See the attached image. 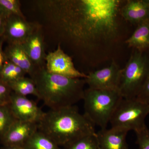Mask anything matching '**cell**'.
I'll list each match as a JSON object with an SVG mask.
<instances>
[{"instance_id":"cell-7","label":"cell","mask_w":149,"mask_h":149,"mask_svg":"<svg viewBox=\"0 0 149 149\" xmlns=\"http://www.w3.org/2000/svg\"><path fill=\"white\" fill-rule=\"evenodd\" d=\"M121 70L113 59L109 66L89 72L85 78L86 84L91 89L119 92Z\"/></svg>"},{"instance_id":"cell-9","label":"cell","mask_w":149,"mask_h":149,"mask_svg":"<svg viewBox=\"0 0 149 149\" xmlns=\"http://www.w3.org/2000/svg\"><path fill=\"white\" fill-rule=\"evenodd\" d=\"M40 25L27 21L25 17L12 15L6 19L2 37L8 44H22Z\"/></svg>"},{"instance_id":"cell-4","label":"cell","mask_w":149,"mask_h":149,"mask_svg":"<svg viewBox=\"0 0 149 149\" xmlns=\"http://www.w3.org/2000/svg\"><path fill=\"white\" fill-rule=\"evenodd\" d=\"M122 98L118 91L88 88L85 90L83 100L84 114L94 125H98L101 129H106Z\"/></svg>"},{"instance_id":"cell-10","label":"cell","mask_w":149,"mask_h":149,"mask_svg":"<svg viewBox=\"0 0 149 149\" xmlns=\"http://www.w3.org/2000/svg\"><path fill=\"white\" fill-rule=\"evenodd\" d=\"M8 105L17 120L38 123L45 113L35 102L27 97L17 95L13 92Z\"/></svg>"},{"instance_id":"cell-13","label":"cell","mask_w":149,"mask_h":149,"mask_svg":"<svg viewBox=\"0 0 149 149\" xmlns=\"http://www.w3.org/2000/svg\"><path fill=\"white\" fill-rule=\"evenodd\" d=\"M129 131L116 127L101 129L97 133L100 149H128L126 136Z\"/></svg>"},{"instance_id":"cell-11","label":"cell","mask_w":149,"mask_h":149,"mask_svg":"<svg viewBox=\"0 0 149 149\" xmlns=\"http://www.w3.org/2000/svg\"><path fill=\"white\" fill-rule=\"evenodd\" d=\"M38 130V123L16 119L0 140L3 146H22Z\"/></svg>"},{"instance_id":"cell-18","label":"cell","mask_w":149,"mask_h":149,"mask_svg":"<svg viewBox=\"0 0 149 149\" xmlns=\"http://www.w3.org/2000/svg\"><path fill=\"white\" fill-rule=\"evenodd\" d=\"M8 85L12 92L17 95L24 97L29 95L38 97L36 85L31 77H22Z\"/></svg>"},{"instance_id":"cell-8","label":"cell","mask_w":149,"mask_h":149,"mask_svg":"<svg viewBox=\"0 0 149 149\" xmlns=\"http://www.w3.org/2000/svg\"><path fill=\"white\" fill-rule=\"evenodd\" d=\"M45 68L48 72L69 78L85 79L87 74L77 70L72 58L65 53L58 45L56 49L50 52L45 58Z\"/></svg>"},{"instance_id":"cell-19","label":"cell","mask_w":149,"mask_h":149,"mask_svg":"<svg viewBox=\"0 0 149 149\" xmlns=\"http://www.w3.org/2000/svg\"><path fill=\"white\" fill-rule=\"evenodd\" d=\"M26 74L20 68L7 60L0 68V80L8 84L25 77Z\"/></svg>"},{"instance_id":"cell-20","label":"cell","mask_w":149,"mask_h":149,"mask_svg":"<svg viewBox=\"0 0 149 149\" xmlns=\"http://www.w3.org/2000/svg\"><path fill=\"white\" fill-rule=\"evenodd\" d=\"M63 149H100L95 134L88 135L75 140L63 147Z\"/></svg>"},{"instance_id":"cell-26","label":"cell","mask_w":149,"mask_h":149,"mask_svg":"<svg viewBox=\"0 0 149 149\" xmlns=\"http://www.w3.org/2000/svg\"><path fill=\"white\" fill-rule=\"evenodd\" d=\"M5 40L3 37L0 38V68L2 66L5 62L7 60L4 52V50L3 49V44Z\"/></svg>"},{"instance_id":"cell-22","label":"cell","mask_w":149,"mask_h":149,"mask_svg":"<svg viewBox=\"0 0 149 149\" xmlns=\"http://www.w3.org/2000/svg\"><path fill=\"white\" fill-rule=\"evenodd\" d=\"M16 120L8 104L0 106V139Z\"/></svg>"},{"instance_id":"cell-14","label":"cell","mask_w":149,"mask_h":149,"mask_svg":"<svg viewBox=\"0 0 149 149\" xmlns=\"http://www.w3.org/2000/svg\"><path fill=\"white\" fill-rule=\"evenodd\" d=\"M123 18L131 24L138 25L149 19V0L125 1L121 10Z\"/></svg>"},{"instance_id":"cell-6","label":"cell","mask_w":149,"mask_h":149,"mask_svg":"<svg viewBox=\"0 0 149 149\" xmlns=\"http://www.w3.org/2000/svg\"><path fill=\"white\" fill-rule=\"evenodd\" d=\"M149 114V104L137 99L123 98L112 115L111 127L133 130L135 132L146 126L145 119Z\"/></svg>"},{"instance_id":"cell-23","label":"cell","mask_w":149,"mask_h":149,"mask_svg":"<svg viewBox=\"0 0 149 149\" xmlns=\"http://www.w3.org/2000/svg\"><path fill=\"white\" fill-rule=\"evenodd\" d=\"M136 143L140 149H149V130L147 126L136 132Z\"/></svg>"},{"instance_id":"cell-3","label":"cell","mask_w":149,"mask_h":149,"mask_svg":"<svg viewBox=\"0 0 149 149\" xmlns=\"http://www.w3.org/2000/svg\"><path fill=\"white\" fill-rule=\"evenodd\" d=\"M30 77L36 85L37 98L50 109L73 106L83 100L85 79L50 73L45 65L37 68Z\"/></svg>"},{"instance_id":"cell-2","label":"cell","mask_w":149,"mask_h":149,"mask_svg":"<svg viewBox=\"0 0 149 149\" xmlns=\"http://www.w3.org/2000/svg\"><path fill=\"white\" fill-rule=\"evenodd\" d=\"M95 125L75 106L45 112L38 123V130L42 132L60 146L75 140L95 134Z\"/></svg>"},{"instance_id":"cell-12","label":"cell","mask_w":149,"mask_h":149,"mask_svg":"<svg viewBox=\"0 0 149 149\" xmlns=\"http://www.w3.org/2000/svg\"><path fill=\"white\" fill-rule=\"evenodd\" d=\"M22 47L36 68L45 65L46 54L42 28L41 25L22 44Z\"/></svg>"},{"instance_id":"cell-28","label":"cell","mask_w":149,"mask_h":149,"mask_svg":"<svg viewBox=\"0 0 149 149\" xmlns=\"http://www.w3.org/2000/svg\"><path fill=\"white\" fill-rule=\"evenodd\" d=\"M0 149H25L21 146H3Z\"/></svg>"},{"instance_id":"cell-27","label":"cell","mask_w":149,"mask_h":149,"mask_svg":"<svg viewBox=\"0 0 149 149\" xmlns=\"http://www.w3.org/2000/svg\"><path fill=\"white\" fill-rule=\"evenodd\" d=\"M6 19L0 14V38L2 37L4 32Z\"/></svg>"},{"instance_id":"cell-17","label":"cell","mask_w":149,"mask_h":149,"mask_svg":"<svg viewBox=\"0 0 149 149\" xmlns=\"http://www.w3.org/2000/svg\"><path fill=\"white\" fill-rule=\"evenodd\" d=\"M22 146L25 149H61L54 141L38 130Z\"/></svg>"},{"instance_id":"cell-25","label":"cell","mask_w":149,"mask_h":149,"mask_svg":"<svg viewBox=\"0 0 149 149\" xmlns=\"http://www.w3.org/2000/svg\"><path fill=\"white\" fill-rule=\"evenodd\" d=\"M136 99L142 102L149 104V77Z\"/></svg>"},{"instance_id":"cell-24","label":"cell","mask_w":149,"mask_h":149,"mask_svg":"<svg viewBox=\"0 0 149 149\" xmlns=\"http://www.w3.org/2000/svg\"><path fill=\"white\" fill-rule=\"evenodd\" d=\"M12 92L8 84L0 80V106L8 104Z\"/></svg>"},{"instance_id":"cell-5","label":"cell","mask_w":149,"mask_h":149,"mask_svg":"<svg viewBox=\"0 0 149 149\" xmlns=\"http://www.w3.org/2000/svg\"><path fill=\"white\" fill-rule=\"evenodd\" d=\"M149 77V50L133 49L121 69L119 92L125 99L136 98Z\"/></svg>"},{"instance_id":"cell-16","label":"cell","mask_w":149,"mask_h":149,"mask_svg":"<svg viewBox=\"0 0 149 149\" xmlns=\"http://www.w3.org/2000/svg\"><path fill=\"white\" fill-rule=\"evenodd\" d=\"M125 43L133 49L140 51L149 50V19L138 24Z\"/></svg>"},{"instance_id":"cell-21","label":"cell","mask_w":149,"mask_h":149,"mask_svg":"<svg viewBox=\"0 0 149 149\" xmlns=\"http://www.w3.org/2000/svg\"><path fill=\"white\" fill-rule=\"evenodd\" d=\"M0 14L6 19L12 15L25 17L19 0H0Z\"/></svg>"},{"instance_id":"cell-1","label":"cell","mask_w":149,"mask_h":149,"mask_svg":"<svg viewBox=\"0 0 149 149\" xmlns=\"http://www.w3.org/2000/svg\"><path fill=\"white\" fill-rule=\"evenodd\" d=\"M120 0H37L33 5L44 26L58 43L90 59L107 54L119 42Z\"/></svg>"},{"instance_id":"cell-15","label":"cell","mask_w":149,"mask_h":149,"mask_svg":"<svg viewBox=\"0 0 149 149\" xmlns=\"http://www.w3.org/2000/svg\"><path fill=\"white\" fill-rule=\"evenodd\" d=\"M7 60L23 70L30 77L37 68L30 60L21 44H8L4 49Z\"/></svg>"}]
</instances>
